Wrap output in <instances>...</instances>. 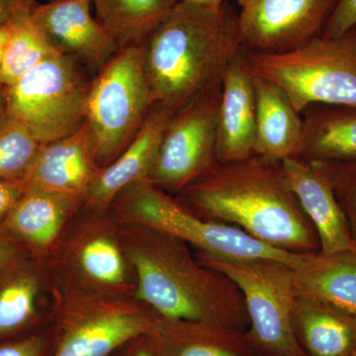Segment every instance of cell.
I'll list each match as a JSON object with an SVG mask.
<instances>
[{
	"instance_id": "cell-1",
	"label": "cell",
	"mask_w": 356,
	"mask_h": 356,
	"mask_svg": "<svg viewBox=\"0 0 356 356\" xmlns=\"http://www.w3.org/2000/svg\"><path fill=\"white\" fill-rule=\"evenodd\" d=\"M119 238L135 269V298L159 317L247 332L242 293L225 274L206 266L184 241L159 229L123 222Z\"/></svg>"
},
{
	"instance_id": "cell-2",
	"label": "cell",
	"mask_w": 356,
	"mask_h": 356,
	"mask_svg": "<svg viewBox=\"0 0 356 356\" xmlns=\"http://www.w3.org/2000/svg\"><path fill=\"white\" fill-rule=\"evenodd\" d=\"M200 217L232 225L288 252L320 250L313 225L288 186L281 161L252 156L220 163L178 192Z\"/></svg>"
},
{
	"instance_id": "cell-3",
	"label": "cell",
	"mask_w": 356,
	"mask_h": 356,
	"mask_svg": "<svg viewBox=\"0 0 356 356\" xmlns=\"http://www.w3.org/2000/svg\"><path fill=\"white\" fill-rule=\"evenodd\" d=\"M242 48L238 13L228 1L210 8L179 0L143 44L156 103L173 114L221 88Z\"/></svg>"
},
{
	"instance_id": "cell-4",
	"label": "cell",
	"mask_w": 356,
	"mask_h": 356,
	"mask_svg": "<svg viewBox=\"0 0 356 356\" xmlns=\"http://www.w3.org/2000/svg\"><path fill=\"white\" fill-rule=\"evenodd\" d=\"M119 221L144 225L184 241L196 252L219 259H274L295 268L305 254L266 245L232 225L200 217L149 180L129 185L115 198Z\"/></svg>"
},
{
	"instance_id": "cell-5",
	"label": "cell",
	"mask_w": 356,
	"mask_h": 356,
	"mask_svg": "<svg viewBox=\"0 0 356 356\" xmlns=\"http://www.w3.org/2000/svg\"><path fill=\"white\" fill-rule=\"evenodd\" d=\"M257 76L276 84L300 114L316 104L356 107V26L280 53H250Z\"/></svg>"
},
{
	"instance_id": "cell-6",
	"label": "cell",
	"mask_w": 356,
	"mask_h": 356,
	"mask_svg": "<svg viewBox=\"0 0 356 356\" xmlns=\"http://www.w3.org/2000/svg\"><path fill=\"white\" fill-rule=\"evenodd\" d=\"M156 100L140 46L120 49L89 84L86 124L98 165L103 168L128 147Z\"/></svg>"
},
{
	"instance_id": "cell-7",
	"label": "cell",
	"mask_w": 356,
	"mask_h": 356,
	"mask_svg": "<svg viewBox=\"0 0 356 356\" xmlns=\"http://www.w3.org/2000/svg\"><path fill=\"white\" fill-rule=\"evenodd\" d=\"M196 255L206 266L225 274L242 293L248 317L247 332L261 356H305L293 332L296 291L291 266L274 259Z\"/></svg>"
},
{
	"instance_id": "cell-8",
	"label": "cell",
	"mask_w": 356,
	"mask_h": 356,
	"mask_svg": "<svg viewBox=\"0 0 356 356\" xmlns=\"http://www.w3.org/2000/svg\"><path fill=\"white\" fill-rule=\"evenodd\" d=\"M88 70L58 54L3 90L6 114L21 122L40 144L76 132L86 122Z\"/></svg>"
},
{
	"instance_id": "cell-9",
	"label": "cell",
	"mask_w": 356,
	"mask_h": 356,
	"mask_svg": "<svg viewBox=\"0 0 356 356\" xmlns=\"http://www.w3.org/2000/svg\"><path fill=\"white\" fill-rule=\"evenodd\" d=\"M60 307V337L53 356H109L149 336L158 315L146 304L74 290Z\"/></svg>"
},
{
	"instance_id": "cell-10",
	"label": "cell",
	"mask_w": 356,
	"mask_h": 356,
	"mask_svg": "<svg viewBox=\"0 0 356 356\" xmlns=\"http://www.w3.org/2000/svg\"><path fill=\"white\" fill-rule=\"evenodd\" d=\"M221 88L172 114L163 131L147 180L177 194L218 163L217 117Z\"/></svg>"
},
{
	"instance_id": "cell-11",
	"label": "cell",
	"mask_w": 356,
	"mask_h": 356,
	"mask_svg": "<svg viewBox=\"0 0 356 356\" xmlns=\"http://www.w3.org/2000/svg\"><path fill=\"white\" fill-rule=\"evenodd\" d=\"M339 0H243L241 42L250 53H280L320 36Z\"/></svg>"
},
{
	"instance_id": "cell-12",
	"label": "cell",
	"mask_w": 356,
	"mask_h": 356,
	"mask_svg": "<svg viewBox=\"0 0 356 356\" xmlns=\"http://www.w3.org/2000/svg\"><path fill=\"white\" fill-rule=\"evenodd\" d=\"M91 0H49L34 4L32 16L53 46L97 74L119 51L114 40L91 15Z\"/></svg>"
},
{
	"instance_id": "cell-13",
	"label": "cell",
	"mask_w": 356,
	"mask_h": 356,
	"mask_svg": "<svg viewBox=\"0 0 356 356\" xmlns=\"http://www.w3.org/2000/svg\"><path fill=\"white\" fill-rule=\"evenodd\" d=\"M86 122L76 132L40 145L23 177L27 188L38 189L83 205L99 173Z\"/></svg>"
},
{
	"instance_id": "cell-14",
	"label": "cell",
	"mask_w": 356,
	"mask_h": 356,
	"mask_svg": "<svg viewBox=\"0 0 356 356\" xmlns=\"http://www.w3.org/2000/svg\"><path fill=\"white\" fill-rule=\"evenodd\" d=\"M255 95L254 72L242 48L222 79L217 117L218 163L242 161L254 154Z\"/></svg>"
},
{
	"instance_id": "cell-15",
	"label": "cell",
	"mask_w": 356,
	"mask_h": 356,
	"mask_svg": "<svg viewBox=\"0 0 356 356\" xmlns=\"http://www.w3.org/2000/svg\"><path fill=\"white\" fill-rule=\"evenodd\" d=\"M288 186L317 233L323 254L356 250L343 210L324 172L300 158L281 161Z\"/></svg>"
},
{
	"instance_id": "cell-16",
	"label": "cell",
	"mask_w": 356,
	"mask_h": 356,
	"mask_svg": "<svg viewBox=\"0 0 356 356\" xmlns=\"http://www.w3.org/2000/svg\"><path fill=\"white\" fill-rule=\"evenodd\" d=\"M172 116L163 105L154 103L132 142L109 165L100 170L86 194L83 203L86 208L104 212L124 188L147 180Z\"/></svg>"
},
{
	"instance_id": "cell-17",
	"label": "cell",
	"mask_w": 356,
	"mask_h": 356,
	"mask_svg": "<svg viewBox=\"0 0 356 356\" xmlns=\"http://www.w3.org/2000/svg\"><path fill=\"white\" fill-rule=\"evenodd\" d=\"M147 337L156 356H261L247 332L208 323L158 316Z\"/></svg>"
},
{
	"instance_id": "cell-18",
	"label": "cell",
	"mask_w": 356,
	"mask_h": 356,
	"mask_svg": "<svg viewBox=\"0 0 356 356\" xmlns=\"http://www.w3.org/2000/svg\"><path fill=\"white\" fill-rule=\"evenodd\" d=\"M254 84V154L276 161L296 158L303 132L301 114L276 84L255 74Z\"/></svg>"
},
{
	"instance_id": "cell-19",
	"label": "cell",
	"mask_w": 356,
	"mask_h": 356,
	"mask_svg": "<svg viewBox=\"0 0 356 356\" xmlns=\"http://www.w3.org/2000/svg\"><path fill=\"white\" fill-rule=\"evenodd\" d=\"M292 327L305 356H353L356 317L329 304L296 295Z\"/></svg>"
},
{
	"instance_id": "cell-20",
	"label": "cell",
	"mask_w": 356,
	"mask_h": 356,
	"mask_svg": "<svg viewBox=\"0 0 356 356\" xmlns=\"http://www.w3.org/2000/svg\"><path fill=\"white\" fill-rule=\"evenodd\" d=\"M296 295L310 297L356 317V250L309 252L293 268Z\"/></svg>"
},
{
	"instance_id": "cell-21",
	"label": "cell",
	"mask_w": 356,
	"mask_h": 356,
	"mask_svg": "<svg viewBox=\"0 0 356 356\" xmlns=\"http://www.w3.org/2000/svg\"><path fill=\"white\" fill-rule=\"evenodd\" d=\"M303 113L296 158L312 163L356 159V107L316 104Z\"/></svg>"
},
{
	"instance_id": "cell-22",
	"label": "cell",
	"mask_w": 356,
	"mask_h": 356,
	"mask_svg": "<svg viewBox=\"0 0 356 356\" xmlns=\"http://www.w3.org/2000/svg\"><path fill=\"white\" fill-rule=\"evenodd\" d=\"M79 206L62 196L26 188L2 226L30 248L46 250L55 243L70 213Z\"/></svg>"
},
{
	"instance_id": "cell-23",
	"label": "cell",
	"mask_w": 356,
	"mask_h": 356,
	"mask_svg": "<svg viewBox=\"0 0 356 356\" xmlns=\"http://www.w3.org/2000/svg\"><path fill=\"white\" fill-rule=\"evenodd\" d=\"M77 238L72 248V264L79 275L100 293L114 295L112 292L127 290L128 259L120 238L100 227H91Z\"/></svg>"
},
{
	"instance_id": "cell-24",
	"label": "cell",
	"mask_w": 356,
	"mask_h": 356,
	"mask_svg": "<svg viewBox=\"0 0 356 356\" xmlns=\"http://www.w3.org/2000/svg\"><path fill=\"white\" fill-rule=\"evenodd\" d=\"M179 0H91L119 50L140 46Z\"/></svg>"
},
{
	"instance_id": "cell-25",
	"label": "cell",
	"mask_w": 356,
	"mask_h": 356,
	"mask_svg": "<svg viewBox=\"0 0 356 356\" xmlns=\"http://www.w3.org/2000/svg\"><path fill=\"white\" fill-rule=\"evenodd\" d=\"M34 4L23 9L10 22V34L0 70V84L3 90L43 60L60 54L35 22L32 16Z\"/></svg>"
},
{
	"instance_id": "cell-26",
	"label": "cell",
	"mask_w": 356,
	"mask_h": 356,
	"mask_svg": "<svg viewBox=\"0 0 356 356\" xmlns=\"http://www.w3.org/2000/svg\"><path fill=\"white\" fill-rule=\"evenodd\" d=\"M39 282L28 271L11 274L0 285V337L19 331L36 314Z\"/></svg>"
},
{
	"instance_id": "cell-27",
	"label": "cell",
	"mask_w": 356,
	"mask_h": 356,
	"mask_svg": "<svg viewBox=\"0 0 356 356\" xmlns=\"http://www.w3.org/2000/svg\"><path fill=\"white\" fill-rule=\"evenodd\" d=\"M40 145L26 126L6 114L0 120V179H23Z\"/></svg>"
},
{
	"instance_id": "cell-28",
	"label": "cell",
	"mask_w": 356,
	"mask_h": 356,
	"mask_svg": "<svg viewBox=\"0 0 356 356\" xmlns=\"http://www.w3.org/2000/svg\"><path fill=\"white\" fill-rule=\"evenodd\" d=\"M314 163L331 184L356 245V159Z\"/></svg>"
},
{
	"instance_id": "cell-29",
	"label": "cell",
	"mask_w": 356,
	"mask_h": 356,
	"mask_svg": "<svg viewBox=\"0 0 356 356\" xmlns=\"http://www.w3.org/2000/svg\"><path fill=\"white\" fill-rule=\"evenodd\" d=\"M356 26V0H339L322 36L339 37Z\"/></svg>"
},
{
	"instance_id": "cell-30",
	"label": "cell",
	"mask_w": 356,
	"mask_h": 356,
	"mask_svg": "<svg viewBox=\"0 0 356 356\" xmlns=\"http://www.w3.org/2000/svg\"><path fill=\"white\" fill-rule=\"evenodd\" d=\"M46 344L43 337H26L13 343L1 344L0 356H43Z\"/></svg>"
},
{
	"instance_id": "cell-31",
	"label": "cell",
	"mask_w": 356,
	"mask_h": 356,
	"mask_svg": "<svg viewBox=\"0 0 356 356\" xmlns=\"http://www.w3.org/2000/svg\"><path fill=\"white\" fill-rule=\"evenodd\" d=\"M26 188L23 179H0V222L6 220Z\"/></svg>"
},
{
	"instance_id": "cell-32",
	"label": "cell",
	"mask_w": 356,
	"mask_h": 356,
	"mask_svg": "<svg viewBox=\"0 0 356 356\" xmlns=\"http://www.w3.org/2000/svg\"><path fill=\"white\" fill-rule=\"evenodd\" d=\"M36 0H0V26L6 25Z\"/></svg>"
},
{
	"instance_id": "cell-33",
	"label": "cell",
	"mask_w": 356,
	"mask_h": 356,
	"mask_svg": "<svg viewBox=\"0 0 356 356\" xmlns=\"http://www.w3.org/2000/svg\"><path fill=\"white\" fill-rule=\"evenodd\" d=\"M17 250L13 243L0 238V270L6 269L15 259Z\"/></svg>"
},
{
	"instance_id": "cell-34",
	"label": "cell",
	"mask_w": 356,
	"mask_h": 356,
	"mask_svg": "<svg viewBox=\"0 0 356 356\" xmlns=\"http://www.w3.org/2000/svg\"><path fill=\"white\" fill-rule=\"evenodd\" d=\"M126 356H156L153 350H152L151 344L149 343L147 337H139L135 339L134 343L131 346L127 355Z\"/></svg>"
},
{
	"instance_id": "cell-35",
	"label": "cell",
	"mask_w": 356,
	"mask_h": 356,
	"mask_svg": "<svg viewBox=\"0 0 356 356\" xmlns=\"http://www.w3.org/2000/svg\"><path fill=\"white\" fill-rule=\"evenodd\" d=\"M10 23L0 26V70H1L2 58H3L7 40H8L9 34H10ZM0 93L3 95V89H2L1 84H0Z\"/></svg>"
},
{
	"instance_id": "cell-36",
	"label": "cell",
	"mask_w": 356,
	"mask_h": 356,
	"mask_svg": "<svg viewBox=\"0 0 356 356\" xmlns=\"http://www.w3.org/2000/svg\"><path fill=\"white\" fill-rule=\"evenodd\" d=\"M189 3L197 4V6L210 7V8H219L224 3L225 0H181Z\"/></svg>"
},
{
	"instance_id": "cell-37",
	"label": "cell",
	"mask_w": 356,
	"mask_h": 356,
	"mask_svg": "<svg viewBox=\"0 0 356 356\" xmlns=\"http://www.w3.org/2000/svg\"><path fill=\"white\" fill-rule=\"evenodd\" d=\"M6 116V100H4L3 95L0 93V120Z\"/></svg>"
},
{
	"instance_id": "cell-38",
	"label": "cell",
	"mask_w": 356,
	"mask_h": 356,
	"mask_svg": "<svg viewBox=\"0 0 356 356\" xmlns=\"http://www.w3.org/2000/svg\"><path fill=\"white\" fill-rule=\"evenodd\" d=\"M236 1H238V6H242L243 0H236Z\"/></svg>"
},
{
	"instance_id": "cell-39",
	"label": "cell",
	"mask_w": 356,
	"mask_h": 356,
	"mask_svg": "<svg viewBox=\"0 0 356 356\" xmlns=\"http://www.w3.org/2000/svg\"><path fill=\"white\" fill-rule=\"evenodd\" d=\"M353 356H356V350H355V353H353Z\"/></svg>"
}]
</instances>
